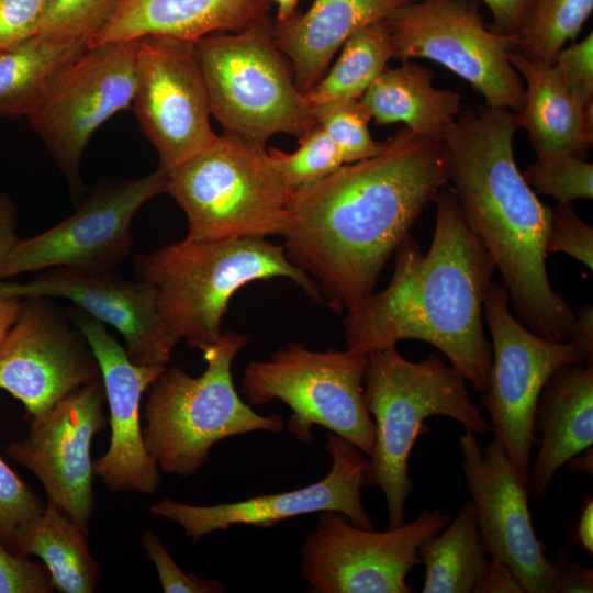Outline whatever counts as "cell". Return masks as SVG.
I'll return each instance as SVG.
<instances>
[{"mask_svg":"<svg viewBox=\"0 0 593 593\" xmlns=\"http://www.w3.org/2000/svg\"><path fill=\"white\" fill-rule=\"evenodd\" d=\"M448 182L444 142L404 126L377 155L289 194L286 255L317 282L323 302L349 313L374 292L385 262Z\"/></svg>","mask_w":593,"mask_h":593,"instance_id":"cell-1","label":"cell"},{"mask_svg":"<svg viewBox=\"0 0 593 593\" xmlns=\"http://www.w3.org/2000/svg\"><path fill=\"white\" fill-rule=\"evenodd\" d=\"M432 244L409 234L394 251L390 283L344 320L346 349L368 355L414 339L441 351L479 392L488 389L492 347L483 307L495 266L461 214L454 190L434 199Z\"/></svg>","mask_w":593,"mask_h":593,"instance_id":"cell-2","label":"cell"},{"mask_svg":"<svg viewBox=\"0 0 593 593\" xmlns=\"http://www.w3.org/2000/svg\"><path fill=\"white\" fill-rule=\"evenodd\" d=\"M516 112L486 104L459 113L441 141L463 220L503 279L515 317L533 333L570 338L574 309L555 291L546 266L550 208L514 159Z\"/></svg>","mask_w":593,"mask_h":593,"instance_id":"cell-3","label":"cell"},{"mask_svg":"<svg viewBox=\"0 0 593 593\" xmlns=\"http://www.w3.org/2000/svg\"><path fill=\"white\" fill-rule=\"evenodd\" d=\"M363 399L376 436L363 486L382 491L389 528L399 527L406 522V502L414 490L409 458L416 439L429 430L425 421L450 417L481 436L491 434L492 426L473 404L462 374L436 354L417 362L395 346L368 354Z\"/></svg>","mask_w":593,"mask_h":593,"instance_id":"cell-4","label":"cell"},{"mask_svg":"<svg viewBox=\"0 0 593 593\" xmlns=\"http://www.w3.org/2000/svg\"><path fill=\"white\" fill-rule=\"evenodd\" d=\"M134 272L155 287L159 313L172 336L201 351L220 339L230 300L247 283L284 278L323 302L317 282L288 259L283 245L266 238L186 237L137 255Z\"/></svg>","mask_w":593,"mask_h":593,"instance_id":"cell-5","label":"cell"},{"mask_svg":"<svg viewBox=\"0 0 593 593\" xmlns=\"http://www.w3.org/2000/svg\"><path fill=\"white\" fill-rule=\"evenodd\" d=\"M246 344V336L237 332L222 333L202 351L206 367L201 376L166 367L150 383L143 436L159 470L189 478L205 465L215 444L254 432L284 429L281 416L256 413L235 390L232 365Z\"/></svg>","mask_w":593,"mask_h":593,"instance_id":"cell-6","label":"cell"},{"mask_svg":"<svg viewBox=\"0 0 593 593\" xmlns=\"http://www.w3.org/2000/svg\"><path fill=\"white\" fill-rule=\"evenodd\" d=\"M211 115L224 134L266 149L278 133L298 139L315 126L314 107L296 87L268 16L248 29L193 43Z\"/></svg>","mask_w":593,"mask_h":593,"instance_id":"cell-7","label":"cell"},{"mask_svg":"<svg viewBox=\"0 0 593 593\" xmlns=\"http://www.w3.org/2000/svg\"><path fill=\"white\" fill-rule=\"evenodd\" d=\"M167 174L166 192L186 213L187 238L283 236L290 193L266 149L223 134Z\"/></svg>","mask_w":593,"mask_h":593,"instance_id":"cell-8","label":"cell"},{"mask_svg":"<svg viewBox=\"0 0 593 593\" xmlns=\"http://www.w3.org/2000/svg\"><path fill=\"white\" fill-rule=\"evenodd\" d=\"M367 355L349 349L312 350L291 343L266 360L247 365L240 392L250 406L280 400L290 407L288 430L311 444L322 426L362 450L374 448V425L363 399Z\"/></svg>","mask_w":593,"mask_h":593,"instance_id":"cell-9","label":"cell"},{"mask_svg":"<svg viewBox=\"0 0 593 593\" xmlns=\"http://www.w3.org/2000/svg\"><path fill=\"white\" fill-rule=\"evenodd\" d=\"M483 314L492 337L488 389L479 403L488 412L494 439L526 485L535 443L533 422L540 392L567 365H589L574 343L544 338L522 324L510 310L503 284L492 283Z\"/></svg>","mask_w":593,"mask_h":593,"instance_id":"cell-10","label":"cell"},{"mask_svg":"<svg viewBox=\"0 0 593 593\" xmlns=\"http://www.w3.org/2000/svg\"><path fill=\"white\" fill-rule=\"evenodd\" d=\"M137 40L88 46L51 81L25 115L75 195L82 189L80 161L94 132L132 108Z\"/></svg>","mask_w":593,"mask_h":593,"instance_id":"cell-11","label":"cell"},{"mask_svg":"<svg viewBox=\"0 0 593 593\" xmlns=\"http://www.w3.org/2000/svg\"><path fill=\"white\" fill-rule=\"evenodd\" d=\"M387 22L395 59H430L467 80L484 104L522 110L525 86L507 57L511 38L485 25L478 0H418Z\"/></svg>","mask_w":593,"mask_h":593,"instance_id":"cell-12","label":"cell"},{"mask_svg":"<svg viewBox=\"0 0 593 593\" xmlns=\"http://www.w3.org/2000/svg\"><path fill=\"white\" fill-rule=\"evenodd\" d=\"M450 519L443 508H426L411 523L377 532L342 513L321 512L304 538L300 577L311 593H411L406 577L421 564L419 545Z\"/></svg>","mask_w":593,"mask_h":593,"instance_id":"cell-13","label":"cell"},{"mask_svg":"<svg viewBox=\"0 0 593 593\" xmlns=\"http://www.w3.org/2000/svg\"><path fill=\"white\" fill-rule=\"evenodd\" d=\"M168 174L101 182L77 211L54 227L19 239L0 269V280L51 268L116 270L134 245L131 223L153 197L166 192Z\"/></svg>","mask_w":593,"mask_h":593,"instance_id":"cell-14","label":"cell"},{"mask_svg":"<svg viewBox=\"0 0 593 593\" xmlns=\"http://www.w3.org/2000/svg\"><path fill=\"white\" fill-rule=\"evenodd\" d=\"M131 109L166 171L217 137L192 42L157 35L137 38Z\"/></svg>","mask_w":593,"mask_h":593,"instance_id":"cell-15","label":"cell"},{"mask_svg":"<svg viewBox=\"0 0 593 593\" xmlns=\"http://www.w3.org/2000/svg\"><path fill=\"white\" fill-rule=\"evenodd\" d=\"M105 401L100 378L27 418V436L7 447L8 456L41 481L46 501L88 536L96 506L90 450L93 437L109 424Z\"/></svg>","mask_w":593,"mask_h":593,"instance_id":"cell-16","label":"cell"},{"mask_svg":"<svg viewBox=\"0 0 593 593\" xmlns=\"http://www.w3.org/2000/svg\"><path fill=\"white\" fill-rule=\"evenodd\" d=\"M67 317L48 296L23 298L0 340V389L23 403L27 418L101 378L87 339Z\"/></svg>","mask_w":593,"mask_h":593,"instance_id":"cell-17","label":"cell"},{"mask_svg":"<svg viewBox=\"0 0 593 593\" xmlns=\"http://www.w3.org/2000/svg\"><path fill=\"white\" fill-rule=\"evenodd\" d=\"M459 447L484 550L514 573L525 593H556L555 566L534 530L528 490L505 451L495 440L480 446L467 429Z\"/></svg>","mask_w":593,"mask_h":593,"instance_id":"cell-18","label":"cell"},{"mask_svg":"<svg viewBox=\"0 0 593 593\" xmlns=\"http://www.w3.org/2000/svg\"><path fill=\"white\" fill-rule=\"evenodd\" d=\"M325 450L332 459L329 471L320 481L301 489L209 506L164 497L150 507V513L180 525L193 544L236 525L271 528L286 519L324 511L342 513L357 527L376 529L361 499L369 457L331 432Z\"/></svg>","mask_w":593,"mask_h":593,"instance_id":"cell-19","label":"cell"},{"mask_svg":"<svg viewBox=\"0 0 593 593\" xmlns=\"http://www.w3.org/2000/svg\"><path fill=\"white\" fill-rule=\"evenodd\" d=\"M31 296L67 299L110 324L123 336L126 355L137 366L167 367L179 343L159 313L155 287L127 280L116 270L51 268L27 282L0 280V299Z\"/></svg>","mask_w":593,"mask_h":593,"instance_id":"cell-20","label":"cell"},{"mask_svg":"<svg viewBox=\"0 0 593 593\" xmlns=\"http://www.w3.org/2000/svg\"><path fill=\"white\" fill-rule=\"evenodd\" d=\"M68 316L87 339L98 361L110 410L109 447L92 462L93 474L112 492L154 495L161 479L145 447L141 400L166 367L134 365L104 324L80 307H68Z\"/></svg>","mask_w":593,"mask_h":593,"instance_id":"cell-21","label":"cell"},{"mask_svg":"<svg viewBox=\"0 0 593 593\" xmlns=\"http://www.w3.org/2000/svg\"><path fill=\"white\" fill-rule=\"evenodd\" d=\"M539 450L528 494L542 497L557 471L593 444V365H567L542 388L533 422Z\"/></svg>","mask_w":593,"mask_h":593,"instance_id":"cell-22","label":"cell"},{"mask_svg":"<svg viewBox=\"0 0 593 593\" xmlns=\"http://www.w3.org/2000/svg\"><path fill=\"white\" fill-rule=\"evenodd\" d=\"M270 0H123L88 46L157 35L192 42L240 32L268 16Z\"/></svg>","mask_w":593,"mask_h":593,"instance_id":"cell-23","label":"cell"},{"mask_svg":"<svg viewBox=\"0 0 593 593\" xmlns=\"http://www.w3.org/2000/svg\"><path fill=\"white\" fill-rule=\"evenodd\" d=\"M418 0H314L304 13L273 26L278 49L292 65L299 90L307 93L343 44L363 26Z\"/></svg>","mask_w":593,"mask_h":593,"instance_id":"cell-24","label":"cell"},{"mask_svg":"<svg viewBox=\"0 0 593 593\" xmlns=\"http://www.w3.org/2000/svg\"><path fill=\"white\" fill-rule=\"evenodd\" d=\"M507 57L524 81L525 101L516 115L537 159L581 157L593 144V109L579 101L555 64L530 61L511 49Z\"/></svg>","mask_w":593,"mask_h":593,"instance_id":"cell-25","label":"cell"},{"mask_svg":"<svg viewBox=\"0 0 593 593\" xmlns=\"http://www.w3.org/2000/svg\"><path fill=\"white\" fill-rule=\"evenodd\" d=\"M433 71L412 59L387 68L360 98L377 125L404 123L419 134L440 139L460 113V96L433 83Z\"/></svg>","mask_w":593,"mask_h":593,"instance_id":"cell-26","label":"cell"},{"mask_svg":"<svg viewBox=\"0 0 593 593\" xmlns=\"http://www.w3.org/2000/svg\"><path fill=\"white\" fill-rule=\"evenodd\" d=\"M425 567L424 593H480L490 561L481 542L474 506L467 501L444 530L418 547Z\"/></svg>","mask_w":593,"mask_h":593,"instance_id":"cell-27","label":"cell"},{"mask_svg":"<svg viewBox=\"0 0 593 593\" xmlns=\"http://www.w3.org/2000/svg\"><path fill=\"white\" fill-rule=\"evenodd\" d=\"M88 537L46 501L43 514L19 535L14 551L38 557L59 592L93 593L100 580V568L90 553Z\"/></svg>","mask_w":593,"mask_h":593,"instance_id":"cell-28","label":"cell"},{"mask_svg":"<svg viewBox=\"0 0 593 593\" xmlns=\"http://www.w3.org/2000/svg\"><path fill=\"white\" fill-rule=\"evenodd\" d=\"M87 47L55 43L38 35L0 47V115L25 116L53 78Z\"/></svg>","mask_w":593,"mask_h":593,"instance_id":"cell-29","label":"cell"},{"mask_svg":"<svg viewBox=\"0 0 593 593\" xmlns=\"http://www.w3.org/2000/svg\"><path fill=\"white\" fill-rule=\"evenodd\" d=\"M337 61L305 93L320 104L334 100L360 99L394 58V46L387 19L377 20L354 33L342 46Z\"/></svg>","mask_w":593,"mask_h":593,"instance_id":"cell-30","label":"cell"},{"mask_svg":"<svg viewBox=\"0 0 593 593\" xmlns=\"http://www.w3.org/2000/svg\"><path fill=\"white\" fill-rule=\"evenodd\" d=\"M593 10V0H535L524 29L511 49L527 60L553 64L564 45L574 42Z\"/></svg>","mask_w":593,"mask_h":593,"instance_id":"cell-31","label":"cell"},{"mask_svg":"<svg viewBox=\"0 0 593 593\" xmlns=\"http://www.w3.org/2000/svg\"><path fill=\"white\" fill-rule=\"evenodd\" d=\"M298 141L299 147L292 153L266 149L270 166L289 193L320 181L344 165L338 149L320 126Z\"/></svg>","mask_w":593,"mask_h":593,"instance_id":"cell-32","label":"cell"},{"mask_svg":"<svg viewBox=\"0 0 593 593\" xmlns=\"http://www.w3.org/2000/svg\"><path fill=\"white\" fill-rule=\"evenodd\" d=\"M314 107L316 125L338 149L344 164L377 155L384 142H377L369 131L372 120L360 99L334 100Z\"/></svg>","mask_w":593,"mask_h":593,"instance_id":"cell-33","label":"cell"},{"mask_svg":"<svg viewBox=\"0 0 593 593\" xmlns=\"http://www.w3.org/2000/svg\"><path fill=\"white\" fill-rule=\"evenodd\" d=\"M123 0H52L37 35L61 44H89Z\"/></svg>","mask_w":593,"mask_h":593,"instance_id":"cell-34","label":"cell"},{"mask_svg":"<svg viewBox=\"0 0 593 593\" xmlns=\"http://www.w3.org/2000/svg\"><path fill=\"white\" fill-rule=\"evenodd\" d=\"M522 176L534 192L550 195L558 204L593 198V164L575 155L536 159Z\"/></svg>","mask_w":593,"mask_h":593,"instance_id":"cell-35","label":"cell"},{"mask_svg":"<svg viewBox=\"0 0 593 593\" xmlns=\"http://www.w3.org/2000/svg\"><path fill=\"white\" fill-rule=\"evenodd\" d=\"M46 502L0 456V542L15 552L21 532L44 512Z\"/></svg>","mask_w":593,"mask_h":593,"instance_id":"cell-36","label":"cell"},{"mask_svg":"<svg viewBox=\"0 0 593 593\" xmlns=\"http://www.w3.org/2000/svg\"><path fill=\"white\" fill-rule=\"evenodd\" d=\"M547 253H563L593 269V228L578 216L572 204L550 208Z\"/></svg>","mask_w":593,"mask_h":593,"instance_id":"cell-37","label":"cell"},{"mask_svg":"<svg viewBox=\"0 0 593 593\" xmlns=\"http://www.w3.org/2000/svg\"><path fill=\"white\" fill-rule=\"evenodd\" d=\"M142 545L146 558L155 566L163 591L166 593H223L224 584L217 579H202L183 572L174 561L159 537L149 528L144 529Z\"/></svg>","mask_w":593,"mask_h":593,"instance_id":"cell-38","label":"cell"},{"mask_svg":"<svg viewBox=\"0 0 593 593\" xmlns=\"http://www.w3.org/2000/svg\"><path fill=\"white\" fill-rule=\"evenodd\" d=\"M49 570L25 555L11 551L0 542V593H52Z\"/></svg>","mask_w":593,"mask_h":593,"instance_id":"cell-39","label":"cell"},{"mask_svg":"<svg viewBox=\"0 0 593 593\" xmlns=\"http://www.w3.org/2000/svg\"><path fill=\"white\" fill-rule=\"evenodd\" d=\"M52 0H0V47L37 35Z\"/></svg>","mask_w":593,"mask_h":593,"instance_id":"cell-40","label":"cell"},{"mask_svg":"<svg viewBox=\"0 0 593 593\" xmlns=\"http://www.w3.org/2000/svg\"><path fill=\"white\" fill-rule=\"evenodd\" d=\"M553 64L579 101L593 109V33L562 48Z\"/></svg>","mask_w":593,"mask_h":593,"instance_id":"cell-41","label":"cell"},{"mask_svg":"<svg viewBox=\"0 0 593 593\" xmlns=\"http://www.w3.org/2000/svg\"><path fill=\"white\" fill-rule=\"evenodd\" d=\"M492 14L488 27L495 34L514 38L521 33L532 13L535 0H482Z\"/></svg>","mask_w":593,"mask_h":593,"instance_id":"cell-42","label":"cell"},{"mask_svg":"<svg viewBox=\"0 0 593 593\" xmlns=\"http://www.w3.org/2000/svg\"><path fill=\"white\" fill-rule=\"evenodd\" d=\"M557 574L556 593H591L593 592V570L582 563L559 555L552 560Z\"/></svg>","mask_w":593,"mask_h":593,"instance_id":"cell-43","label":"cell"},{"mask_svg":"<svg viewBox=\"0 0 593 593\" xmlns=\"http://www.w3.org/2000/svg\"><path fill=\"white\" fill-rule=\"evenodd\" d=\"M583 354L586 363L593 365V306L585 303L574 309V321L569 338Z\"/></svg>","mask_w":593,"mask_h":593,"instance_id":"cell-44","label":"cell"},{"mask_svg":"<svg viewBox=\"0 0 593 593\" xmlns=\"http://www.w3.org/2000/svg\"><path fill=\"white\" fill-rule=\"evenodd\" d=\"M19 239L15 205L7 193L0 191V269Z\"/></svg>","mask_w":593,"mask_h":593,"instance_id":"cell-45","label":"cell"},{"mask_svg":"<svg viewBox=\"0 0 593 593\" xmlns=\"http://www.w3.org/2000/svg\"><path fill=\"white\" fill-rule=\"evenodd\" d=\"M480 593H525L514 573L504 564L491 561Z\"/></svg>","mask_w":593,"mask_h":593,"instance_id":"cell-46","label":"cell"},{"mask_svg":"<svg viewBox=\"0 0 593 593\" xmlns=\"http://www.w3.org/2000/svg\"><path fill=\"white\" fill-rule=\"evenodd\" d=\"M577 544L588 556L593 553V501L588 497L573 527Z\"/></svg>","mask_w":593,"mask_h":593,"instance_id":"cell-47","label":"cell"},{"mask_svg":"<svg viewBox=\"0 0 593 593\" xmlns=\"http://www.w3.org/2000/svg\"><path fill=\"white\" fill-rule=\"evenodd\" d=\"M21 306V299H0V340L14 323Z\"/></svg>","mask_w":593,"mask_h":593,"instance_id":"cell-48","label":"cell"},{"mask_svg":"<svg viewBox=\"0 0 593 593\" xmlns=\"http://www.w3.org/2000/svg\"><path fill=\"white\" fill-rule=\"evenodd\" d=\"M566 466H569V469L579 472L584 471L592 475L593 473V449L592 447L586 448L575 457H573Z\"/></svg>","mask_w":593,"mask_h":593,"instance_id":"cell-49","label":"cell"},{"mask_svg":"<svg viewBox=\"0 0 593 593\" xmlns=\"http://www.w3.org/2000/svg\"><path fill=\"white\" fill-rule=\"evenodd\" d=\"M278 5L277 23L284 24L292 20L296 12L299 0H270Z\"/></svg>","mask_w":593,"mask_h":593,"instance_id":"cell-50","label":"cell"}]
</instances>
